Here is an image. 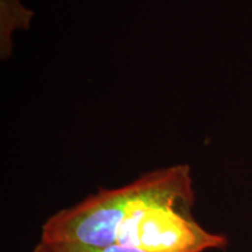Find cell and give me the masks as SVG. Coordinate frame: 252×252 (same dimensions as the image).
<instances>
[{
  "instance_id": "1",
  "label": "cell",
  "mask_w": 252,
  "mask_h": 252,
  "mask_svg": "<svg viewBox=\"0 0 252 252\" xmlns=\"http://www.w3.org/2000/svg\"><path fill=\"white\" fill-rule=\"evenodd\" d=\"M194 202L190 167L156 169L55 213L41 228V242L117 244L145 252L225 249V236L208 231L194 219Z\"/></svg>"
},
{
  "instance_id": "2",
  "label": "cell",
  "mask_w": 252,
  "mask_h": 252,
  "mask_svg": "<svg viewBox=\"0 0 252 252\" xmlns=\"http://www.w3.org/2000/svg\"><path fill=\"white\" fill-rule=\"evenodd\" d=\"M41 242V241H40ZM49 252H145L123 245H89L80 243H43Z\"/></svg>"
},
{
  "instance_id": "3",
  "label": "cell",
  "mask_w": 252,
  "mask_h": 252,
  "mask_svg": "<svg viewBox=\"0 0 252 252\" xmlns=\"http://www.w3.org/2000/svg\"><path fill=\"white\" fill-rule=\"evenodd\" d=\"M32 252H49L48 250H47V248L43 245L41 242H39V243L36 244V247L33 249V251Z\"/></svg>"
}]
</instances>
